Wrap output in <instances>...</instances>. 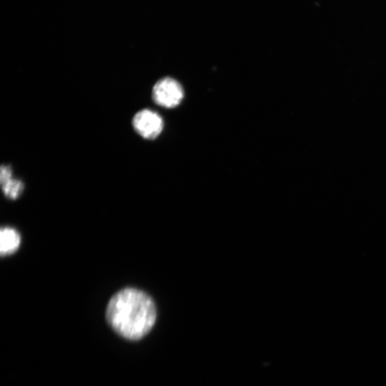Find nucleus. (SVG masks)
Listing matches in <instances>:
<instances>
[{
  "instance_id": "nucleus-1",
  "label": "nucleus",
  "mask_w": 386,
  "mask_h": 386,
  "mask_svg": "<svg viewBox=\"0 0 386 386\" xmlns=\"http://www.w3.org/2000/svg\"><path fill=\"white\" fill-rule=\"evenodd\" d=\"M106 317L109 326L119 335L130 341H139L154 327L157 310L147 294L126 287L110 299Z\"/></svg>"
},
{
  "instance_id": "nucleus-2",
  "label": "nucleus",
  "mask_w": 386,
  "mask_h": 386,
  "mask_svg": "<svg viewBox=\"0 0 386 386\" xmlns=\"http://www.w3.org/2000/svg\"><path fill=\"white\" fill-rule=\"evenodd\" d=\"M152 94L153 101L165 108L178 106L184 98L183 87L172 78H164L158 81L153 87Z\"/></svg>"
},
{
  "instance_id": "nucleus-3",
  "label": "nucleus",
  "mask_w": 386,
  "mask_h": 386,
  "mask_svg": "<svg viewBox=\"0 0 386 386\" xmlns=\"http://www.w3.org/2000/svg\"><path fill=\"white\" fill-rule=\"evenodd\" d=\"M133 127L142 138L155 140L162 133L164 122L161 116L153 110L144 109L137 112L133 118Z\"/></svg>"
},
{
  "instance_id": "nucleus-4",
  "label": "nucleus",
  "mask_w": 386,
  "mask_h": 386,
  "mask_svg": "<svg viewBox=\"0 0 386 386\" xmlns=\"http://www.w3.org/2000/svg\"><path fill=\"white\" fill-rule=\"evenodd\" d=\"M0 183L5 196L12 200L17 199L25 188L21 181L13 178L12 169L9 165H2L0 169Z\"/></svg>"
},
{
  "instance_id": "nucleus-5",
  "label": "nucleus",
  "mask_w": 386,
  "mask_h": 386,
  "mask_svg": "<svg viewBox=\"0 0 386 386\" xmlns=\"http://www.w3.org/2000/svg\"><path fill=\"white\" fill-rule=\"evenodd\" d=\"M20 242V235L15 229L6 227L0 230V253L2 256L15 253Z\"/></svg>"
}]
</instances>
